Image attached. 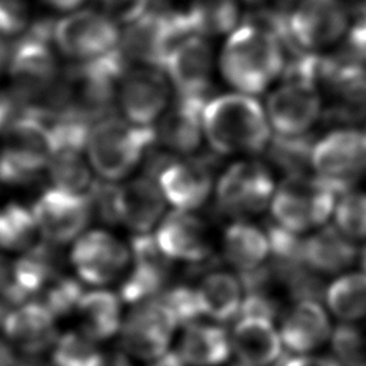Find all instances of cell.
Instances as JSON below:
<instances>
[{"mask_svg":"<svg viewBox=\"0 0 366 366\" xmlns=\"http://www.w3.org/2000/svg\"><path fill=\"white\" fill-rule=\"evenodd\" d=\"M285 49L274 30L247 20L226 36L217 59L220 74L236 92L262 94L283 74Z\"/></svg>","mask_w":366,"mask_h":366,"instance_id":"obj_1","label":"cell"},{"mask_svg":"<svg viewBox=\"0 0 366 366\" xmlns=\"http://www.w3.org/2000/svg\"><path fill=\"white\" fill-rule=\"evenodd\" d=\"M266 109L254 96L226 93L207 102L203 110V132L217 154L259 153L270 143Z\"/></svg>","mask_w":366,"mask_h":366,"instance_id":"obj_2","label":"cell"},{"mask_svg":"<svg viewBox=\"0 0 366 366\" xmlns=\"http://www.w3.org/2000/svg\"><path fill=\"white\" fill-rule=\"evenodd\" d=\"M342 194L339 186L317 174L292 173L276 186L269 207L276 224L300 234L322 227Z\"/></svg>","mask_w":366,"mask_h":366,"instance_id":"obj_3","label":"cell"},{"mask_svg":"<svg viewBox=\"0 0 366 366\" xmlns=\"http://www.w3.org/2000/svg\"><path fill=\"white\" fill-rule=\"evenodd\" d=\"M156 140L153 126L107 117L92 126L86 144L87 162L102 179L117 182L134 170Z\"/></svg>","mask_w":366,"mask_h":366,"instance_id":"obj_4","label":"cell"},{"mask_svg":"<svg viewBox=\"0 0 366 366\" xmlns=\"http://www.w3.org/2000/svg\"><path fill=\"white\" fill-rule=\"evenodd\" d=\"M51 156L50 129L29 107V112L1 134L0 182L11 186L29 184L49 167Z\"/></svg>","mask_w":366,"mask_h":366,"instance_id":"obj_5","label":"cell"},{"mask_svg":"<svg viewBox=\"0 0 366 366\" xmlns=\"http://www.w3.org/2000/svg\"><path fill=\"white\" fill-rule=\"evenodd\" d=\"M122 27L103 10L79 9L51 24V40L59 54L76 61L102 60L119 51Z\"/></svg>","mask_w":366,"mask_h":366,"instance_id":"obj_6","label":"cell"},{"mask_svg":"<svg viewBox=\"0 0 366 366\" xmlns=\"http://www.w3.org/2000/svg\"><path fill=\"white\" fill-rule=\"evenodd\" d=\"M350 27L347 3L343 0H299L289 11L285 47L299 53H316L339 43Z\"/></svg>","mask_w":366,"mask_h":366,"instance_id":"obj_7","label":"cell"},{"mask_svg":"<svg viewBox=\"0 0 366 366\" xmlns=\"http://www.w3.org/2000/svg\"><path fill=\"white\" fill-rule=\"evenodd\" d=\"M57 50L51 31L29 30L19 37L9 51L7 73L16 92L26 103L40 96L50 94L59 83Z\"/></svg>","mask_w":366,"mask_h":366,"instance_id":"obj_8","label":"cell"},{"mask_svg":"<svg viewBox=\"0 0 366 366\" xmlns=\"http://www.w3.org/2000/svg\"><path fill=\"white\" fill-rule=\"evenodd\" d=\"M276 190L272 172L257 160H240L230 164L216 184L219 210L234 217H247L270 206Z\"/></svg>","mask_w":366,"mask_h":366,"instance_id":"obj_9","label":"cell"},{"mask_svg":"<svg viewBox=\"0 0 366 366\" xmlns=\"http://www.w3.org/2000/svg\"><path fill=\"white\" fill-rule=\"evenodd\" d=\"M166 71L156 66H127L117 86V104L127 122L152 126L163 117L172 97Z\"/></svg>","mask_w":366,"mask_h":366,"instance_id":"obj_10","label":"cell"},{"mask_svg":"<svg viewBox=\"0 0 366 366\" xmlns=\"http://www.w3.org/2000/svg\"><path fill=\"white\" fill-rule=\"evenodd\" d=\"M177 326L159 297L134 305L120 329L123 349L137 359L153 362L167 353Z\"/></svg>","mask_w":366,"mask_h":366,"instance_id":"obj_11","label":"cell"},{"mask_svg":"<svg viewBox=\"0 0 366 366\" xmlns=\"http://www.w3.org/2000/svg\"><path fill=\"white\" fill-rule=\"evenodd\" d=\"M70 262L83 282L103 286L114 282L127 270L132 252L114 234L106 230H90L74 242Z\"/></svg>","mask_w":366,"mask_h":366,"instance_id":"obj_12","label":"cell"},{"mask_svg":"<svg viewBox=\"0 0 366 366\" xmlns=\"http://www.w3.org/2000/svg\"><path fill=\"white\" fill-rule=\"evenodd\" d=\"M310 167L346 193L350 180L366 169V133L339 129L325 134L313 144Z\"/></svg>","mask_w":366,"mask_h":366,"instance_id":"obj_13","label":"cell"},{"mask_svg":"<svg viewBox=\"0 0 366 366\" xmlns=\"http://www.w3.org/2000/svg\"><path fill=\"white\" fill-rule=\"evenodd\" d=\"M214 69V54L209 37L187 34L169 50L163 70L177 96L207 99Z\"/></svg>","mask_w":366,"mask_h":366,"instance_id":"obj_14","label":"cell"},{"mask_svg":"<svg viewBox=\"0 0 366 366\" xmlns=\"http://www.w3.org/2000/svg\"><path fill=\"white\" fill-rule=\"evenodd\" d=\"M31 210L41 237L53 244H66L81 236L93 214L89 196L56 187L47 189Z\"/></svg>","mask_w":366,"mask_h":366,"instance_id":"obj_15","label":"cell"},{"mask_svg":"<svg viewBox=\"0 0 366 366\" xmlns=\"http://www.w3.org/2000/svg\"><path fill=\"white\" fill-rule=\"evenodd\" d=\"M270 127L280 136H302L319 120L322 100L316 84L285 80L267 97Z\"/></svg>","mask_w":366,"mask_h":366,"instance_id":"obj_16","label":"cell"},{"mask_svg":"<svg viewBox=\"0 0 366 366\" xmlns=\"http://www.w3.org/2000/svg\"><path fill=\"white\" fill-rule=\"evenodd\" d=\"M130 252L132 270L120 287V299L132 305L156 299L170 277L172 259L160 250L150 233L134 234Z\"/></svg>","mask_w":366,"mask_h":366,"instance_id":"obj_17","label":"cell"},{"mask_svg":"<svg viewBox=\"0 0 366 366\" xmlns=\"http://www.w3.org/2000/svg\"><path fill=\"white\" fill-rule=\"evenodd\" d=\"M154 239L172 260L203 263L212 256V239L206 223L186 210H173L159 223Z\"/></svg>","mask_w":366,"mask_h":366,"instance_id":"obj_18","label":"cell"},{"mask_svg":"<svg viewBox=\"0 0 366 366\" xmlns=\"http://www.w3.org/2000/svg\"><path fill=\"white\" fill-rule=\"evenodd\" d=\"M166 200L176 210L192 212L204 204L213 187V166L206 157L174 160L159 176Z\"/></svg>","mask_w":366,"mask_h":366,"instance_id":"obj_19","label":"cell"},{"mask_svg":"<svg viewBox=\"0 0 366 366\" xmlns=\"http://www.w3.org/2000/svg\"><path fill=\"white\" fill-rule=\"evenodd\" d=\"M166 202L154 179L149 176L132 179L116 189L117 220L134 234L150 233L162 222Z\"/></svg>","mask_w":366,"mask_h":366,"instance_id":"obj_20","label":"cell"},{"mask_svg":"<svg viewBox=\"0 0 366 366\" xmlns=\"http://www.w3.org/2000/svg\"><path fill=\"white\" fill-rule=\"evenodd\" d=\"M7 340L26 355L37 356L59 339L56 317L40 302H26L11 309L3 322Z\"/></svg>","mask_w":366,"mask_h":366,"instance_id":"obj_21","label":"cell"},{"mask_svg":"<svg viewBox=\"0 0 366 366\" xmlns=\"http://www.w3.org/2000/svg\"><path fill=\"white\" fill-rule=\"evenodd\" d=\"M283 346L297 355H309L332 339V326L326 310L317 300H296L280 322Z\"/></svg>","mask_w":366,"mask_h":366,"instance_id":"obj_22","label":"cell"},{"mask_svg":"<svg viewBox=\"0 0 366 366\" xmlns=\"http://www.w3.org/2000/svg\"><path fill=\"white\" fill-rule=\"evenodd\" d=\"M230 343L239 363L249 366H273L285 347L273 319L257 315H243L237 320Z\"/></svg>","mask_w":366,"mask_h":366,"instance_id":"obj_23","label":"cell"},{"mask_svg":"<svg viewBox=\"0 0 366 366\" xmlns=\"http://www.w3.org/2000/svg\"><path fill=\"white\" fill-rule=\"evenodd\" d=\"M210 99L177 96L176 103L166 112L159 124L157 137L172 153H194L202 142L203 110Z\"/></svg>","mask_w":366,"mask_h":366,"instance_id":"obj_24","label":"cell"},{"mask_svg":"<svg viewBox=\"0 0 366 366\" xmlns=\"http://www.w3.org/2000/svg\"><path fill=\"white\" fill-rule=\"evenodd\" d=\"M303 259L310 270L333 274L346 270L356 262L357 247L336 226H323L305 239Z\"/></svg>","mask_w":366,"mask_h":366,"instance_id":"obj_25","label":"cell"},{"mask_svg":"<svg viewBox=\"0 0 366 366\" xmlns=\"http://www.w3.org/2000/svg\"><path fill=\"white\" fill-rule=\"evenodd\" d=\"M223 254L240 274L263 267L270 256L267 232L246 220L230 223L223 233Z\"/></svg>","mask_w":366,"mask_h":366,"instance_id":"obj_26","label":"cell"},{"mask_svg":"<svg viewBox=\"0 0 366 366\" xmlns=\"http://www.w3.org/2000/svg\"><path fill=\"white\" fill-rule=\"evenodd\" d=\"M177 353L186 366H219L232 353L230 336L219 325L194 322L184 327Z\"/></svg>","mask_w":366,"mask_h":366,"instance_id":"obj_27","label":"cell"},{"mask_svg":"<svg viewBox=\"0 0 366 366\" xmlns=\"http://www.w3.org/2000/svg\"><path fill=\"white\" fill-rule=\"evenodd\" d=\"M53 246L50 242H40L29 252L21 253V257L13 263V282L21 305L30 296L40 295L49 283L60 276V256Z\"/></svg>","mask_w":366,"mask_h":366,"instance_id":"obj_28","label":"cell"},{"mask_svg":"<svg viewBox=\"0 0 366 366\" xmlns=\"http://www.w3.org/2000/svg\"><path fill=\"white\" fill-rule=\"evenodd\" d=\"M202 313L216 322H229L243 305V285L229 272H210L196 287Z\"/></svg>","mask_w":366,"mask_h":366,"instance_id":"obj_29","label":"cell"},{"mask_svg":"<svg viewBox=\"0 0 366 366\" xmlns=\"http://www.w3.org/2000/svg\"><path fill=\"white\" fill-rule=\"evenodd\" d=\"M76 315L80 332L94 342L110 339L123 325L120 299L113 292L103 289L84 293Z\"/></svg>","mask_w":366,"mask_h":366,"instance_id":"obj_30","label":"cell"},{"mask_svg":"<svg viewBox=\"0 0 366 366\" xmlns=\"http://www.w3.org/2000/svg\"><path fill=\"white\" fill-rule=\"evenodd\" d=\"M194 33L214 37L232 33L240 24V0H187L182 10Z\"/></svg>","mask_w":366,"mask_h":366,"instance_id":"obj_31","label":"cell"},{"mask_svg":"<svg viewBox=\"0 0 366 366\" xmlns=\"http://www.w3.org/2000/svg\"><path fill=\"white\" fill-rule=\"evenodd\" d=\"M329 310L342 322L353 323L366 317V272H349L325 289Z\"/></svg>","mask_w":366,"mask_h":366,"instance_id":"obj_32","label":"cell"},{"mask_svg":"<svg viewBox=\"0 0 366 366\" xmlns=\"http://www.w3.org/2000/svg\"><path fill=\"white\" fill-rule=\"evenodd\" d=\"M40 237L31 209L16 202L0 206V249L26 253L40 243Z\"/></svg>","mask_w":366,"mask_h":366,"instance_id":"obj_33","label":"cell"},{"mask_svg":"<svg viewBox=\"0 0 366 366\" xmlns=\"http://www.w3.org/2000/svg\"><path fill=\"white\" fill-rule=\"evenodd\" d=\"M47 170L53 187L74 194L89 196L96 183L92 176V166L87 164L80 149L54 150Z\"/></svg>","mask_w":366,"mask_h":366,"instance_id":"obj_34","label":"cell"},{"mask_svg":"<svg viewBox=\"0 0 366 366\" xmlns=\"http://www.w3.org/2000/svg\"><path fill=\"white\" fill-rule=\"evenodd\" d=\"M103 352L84 333L67 332L59 336L51 352L53 366H102Z\"/></svg>","mask_w":366,"mask_h":366,"instance_id":"obj_35","label":"cell"},{"mask_svg":"<svg viewBox=\"0 0 366 366\" xmlns=\"http://www.w3.org/2000/svg\"><path fill=\"white\" fill-rule=\"evenodd\" d=\"M335 226L353 242L366 240V193L346 192L335 207Z\"/></svg>","mask_w":366,"mask_h":366,"instance_id":"obj_36","label":"cell"},{"mask_svg":"<svg viewBox=\"0 0 366 366\" xmlns=\"http://www.w3.org/2000/svg\"><path fill=\"white\" fill-rule=\"evenodd\" d=\"M315 143L309 137L302 136H280L277 134L270 142V157L276 164L287 170V174L303 173L306 164L310 166L312 149Z\"/></svg>","mask_w":366,"mask_h":366,"instance_id":"obj_37","label":"cell"},{"mask_svg":"<svg viewBox=\"0 0 366 366\" xmlns=\"http://www.w3.org/2000/svg\"><path fill=\"white\" fill-rule=\"evenodd\" d=\"M40 295V303L46 306L54 317H63L76 313L84 292L79 280L60 274L49 283Z\"/></svg>","mask_w":366,"mask_h":366,"instance_id":"obj_38","label":"cell"},{"mask_svg":"<svg viewBox=\"0 0 366 366\" xmlns=\"http://www.w3.org/2000/svg\"><path fill=\"white\" fill-rule=\"evenodd\" d=\"M170 310L179 326H189L203 315L199 303L196 287L179 285L167 289L162 296H157Z\"/></svg>","mask_w":366,"mask_h":366,"instance_id":"obj_39","label":"cell"},{"mask_svg":"<svg viewBox=\"0 0 366 366\" xmlns=\"http://www.w3.org/2000/svg\"><path fill=\"white\" fill-rule=\"evenodd\" d=\"M332 345L336 355L347 366H363L366 355L365 336L352 323H342L332 333Z\"/></svg>","mask_w":366,"mask_h":366,"instance_id":"obj_40","label":"cell"},{"mask_svg":"<svg viewBox=\"0 0 366 366\" xmlns=\"http://www.w3.org/2000/svg\"><path fill=\"white\" fill-rule=\"evenodd\" d=\"M30 23L29 0H0V39L21 37L30 30Z\"/></svg>","mask_w":366,"mask_h":366,"instance_id":"obj_41","label":"cell"},{"mask_svg":"<svg viewBox=\"0 0 366 366\" xmlns=\"http://www.w3.org/2000/svg\"><path fill=\"white\" fill-rule=\"evenodd\" d=\"M102 9L112 20L120 27H127L147 13H150V4L153 0H100Z\"/></svg>","mask_w":366,"mask_h":366,"instance_id":"obj_42","label":"cell"},{"mask_svg":"<svg viewBox=\"0 0 366 366\" xmlns=\"http://www.w3.org/2000/svg\"><path fill=\"white\" fill-rule=\"evenodd\" d=\"M283 366H342L336 359L319 355H297L283 363Z\"/></svg>","mask_w":366,"mask_h":366,"instance_id":"obj_43","label":"cell"},{"mask_svg":"<svg viewBox=\"0 0 366 366\" xmlns=\"http://www.w3.org/2000/svg\"><path fill=\"white\" fill-rule=\"evenodd\" d=\"M40 1L54 11L67 14V13L76 11L79 9H83V4L87 0H40Z\"/></svg>","mask_w":366,"mask_h":366,"instance_id":"obj_44","label":"cell"},{"mask_svg":"<svg viewBox=\"0 0 366 366\" xmlns=\"http://www.w3.org/2000/svg\"><path fill=\"white\" fill-rule=\"evenodd\" d=\"M14 346L7 340L0 339V366H13L16 363Z\"/></svg>","mask_w":366,"mask_h":366,"instance_id":"obj_45","label":"cell"},{"mask_svg":"<svg viewBox=\"0 0 366 366\" xmlns=\"http://www.w3.org/2000/svg\"><path fill=\"white\" fill-rule=\"evenodd\" d=\"M102 366H132V365L123 352L114 350L103 355Z\"/></svg>","mask_w":366,"mask_h":366,"instance_id":"obj_46","label":"cell"},{"mask_svg":"<svg viewBox=\"0 0 366 366\" xmlns=\"http://www.w3.org/2000/svg\"><path fill=\"white\" fill-rule=\"evenodd\" d=\"M150 366H186L177 352H167L152 362Z\"/></svg>","mask_w":366,"mask_h":366,"instance_id":"obj_47","label":"cell"},{"mask_svg":"<svg viewBox=\"0 0 366 366\" xmlns=\"http://www.w3.org/2000/svg\"><path fill=\"white\" fill-rule=\"evenodd\" d=\"M269 0H240V3H246L249 6H263L266 4Z\"/></svg>","mask_w":366,"mask_h":366,"instance_id":"obj_48","label":"cell"},{"mask_svg":"<svg viewBox=\"0 0 366 366\" xmlns=\"http://www.w3.org/2000/svg\"><path fill=\"white\" fill-rule=\"evenodd\" d=\"M277 1L282 3V4H287V6H290V9H292L299 0H277ZM290 9H289V10H290Z\"/></svg>","mask_w":366,"mask_h":366,"instance_id":"obj_49","label":"cell"},{"mask_svg":"<svg viewBox=\"0 0 366 366\" xmlns=\"http://www.w3.org/2000/svg\"><path fill=\"white\" fill-rule=\"evenodd\" d=\"M234 366H249V365H243V363H237V365H234Z\"/></svg>","mask_w":366,"mask_h":366,"instance_id":"obj_50","label":"cell"},{"mask_svg":"<svg viewBox=\"0 0 366 366\" xmlns=\"http://www.w3.org/2000/svg\"><path fill=\"white\" fill-rule=\"evenodd\" d=\"M365 133H366V132H365Z\"/></svg>","mask_w":366,"mask_h":366,"instance_id":"obj_51","label":"cell"}]
</instances>
